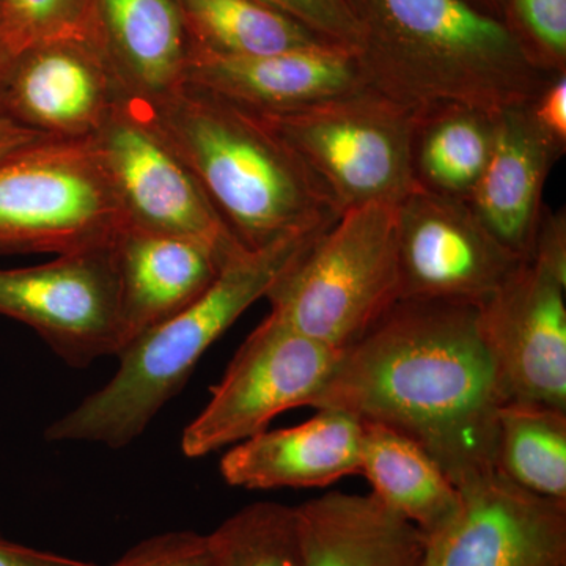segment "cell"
Returning <instances> with one entry per match:
<instances>
[{"instance_id": "603a6c76", "label": "cell", "mask_w": 566, "mask_h": 566, "mask_svg": "<svg viewBox=\"0 0 566 566\" xmlns=\"http://www.w3.org/2000/svg\"><path fill=\"white\" fill-rule=\"evenodd\" d=\"M191 48L256 57L333 44L259 0H175ZM338 46V44H337Z\"/></svg>"}, {"instance_id": "9c48e42d", "label": "cell", "mask_w": 566, "mask_h": 566, "mask_svg": "<svg viewBox=\"0 0 566 566\" xmlns=\"http://www.w3.org/2000/svg\"><path fill=\"white\" fill-rule=\"evenodd\" d=\"M340 352L268 315L212 387L203 411L181 436L185 457L202 458L268 430L275 417L308 406Z\"/></svg>"}, {"instance_id": "ba28073f", "label": "cell", "mask_w": 566, "mask_h": 566, "mask_svg": "<svg viewBox=\"0 0 566 566\" xmlns=\"http://www.w3.org/2000/svg\"><path fill=\"white\" fill-rule=\"evenodd\" d=\"M91 140L128 226L191 238L223 260L248 249L159 132L144 99L122 96Z\"/></svg>"}, {"instance_id": "e0dca14e", "label": "cell", "mask_w": 566, "mask_h": 566, "mask_svg": "<svg viewBox=\"0 0 566 566\" xmlns=\"http://www.w3.org/2000/svg\"><path fill=\"white\" fill-rule=\"evenodd\" d=\"M363 422L318 409L307 422L264 430L233 447L221 460L230 486L244 490L326 488L360 472Z\"/></svg>"}, {"instance_id": "7c38bea8", "label": "cell", "mask_w": 566, "mask_h": 566, "mask_svg": "<svg viewBox=\"0 0 566 566\" xmlns=\"http://www.w3.org/2000/svg\"><path fill=\"white\" fill-rule=\"evenodd\" d=\"M566 283L524 260L476 305V331L504 403L566 409Z\"/></svg>"}, {"instance_id": "ffe728a7", "label": "cell", "mask_w": 566, "mask_h": 566, "mask_svg": "<svg viewBox=\"0 0 566 566\" xmlns=\"http://www.w3.org/2000/svg\"><path fill=\"white\" fill-rule=\"evenodd\" d=\"M104 51L126 93L144 102L185 84L191 41L175 0H98Z\"/></svg>"}, {"instance_id": "9a60e30c", "label": "cell", "mask_w": 566, "mask_h": 566, "mask_svg": "<svg viewBox=\"0 0 566 566\" xmlns=\"http://www.w3.org/2000/svg\"><path fill=\"white\" fill-rule=\"evenodd\" d=\"M185 84L259 115L290 114L371 87L359 55L337 44L233 57L191 48Z\"/></svg>"}, {"instance_id": "44dd1931", "label": "cell", "mask_w": 566, "mask_h": 566, "mask_svg": "<svg viewBox=\"0 0 566 566\" xmlns=\"http://www.w3.org/2000/svg\"><path fill=\"white\" fill-rule=\"evenodd\" d=\"M360 475L387 509L433 534L452 520L460 488L422 446L385 424L363 422Z\"/></svg>"}, {"instance_id": "1f68e13d", "label": "cell", "mask_w": 566, "mask_h": 566, "mask_svg": "<svg viewBox=\"0 0 566 566\" xmlns=\"http://www.w3.org/2000/svg\"><path fill=\"white\" fill-rule=\"evenodd\" d=\"M0 566H99L80 558L46 553L0 536Z\"/></svg>"}, {"instance_id": "52a82bcc", "label": "cell", "mask_w": 566, "mask_h": 566, "mask_svg": "<svg viewBox=\"0 0 566 566\" xmlns=\"http://www.w3.org/2000/svg\"><path fill=\"white\" fill-rule=\"evenodd\" d=\"M260 117L311 167L340 212L397 205L416 186V111L374 87L308 109Z\"/></svg>"}, {"instance_id": "d6a6232c", "label": "cell", "mask_w": 566, "mask_h": 566, "mask_svg": "<svg viewBox=\"0 0 566 566\" xmlns=\"http://www.w3.org/2000/svg\"><path fill=\"white\" fill-rule=\"evenodd\" d=\"M46 139H55V137L46 136V134L11 120L6 115H0V159Z\"/></svg>"}, {"instance_id": "4dcf8cb0", "label": "cell", "mask_w": 566, "mask_h": 566, "mask_svg": "<svg viewBox=\"0 0 566 566\" xmlns=\"http://www.w3.org/2000/svg\"><path fill=\"white\" fill-rule=\"evenodd\" d=\"M532 260L545 268L558 281L566 283V216L564 211L543 210L536 229Z\"/></svg>"}, {"instance_id": "83f0119b", "label": "cell", "mask_w": 566, "mask_h": 566, "mask_svg": "<svg viewBox=\"0 0 566 566\" xmlns=\"http://www.w3.org/2000/svg\"><path fill=\"white\" fill-rule=\"evenodd\" d=\"M294 21L301 22L316 35L338 46L357 51L359 24L349 0H259Z\"/></svg>"}, {"instance_id": "8992f818", "label": "cell", "mask_w": 566, "mask_h": 566, "mask_svg": "<svg viewBox=\"0 0 566 566\" xmlns=\"http://www.w3.org/2000/svg\"><path fill=\"white\" fill-rule=\"evenodd\" d=\"M126 226L91 137L0 159V253L65 255L111 244Z\"/></svg>"}, {"instance_id": "e575fe53", "label": "cell", "mask_w": 566, "mask_h": 566, "mask_svg": "<svg viewBox=\"0 0 566 566\" xmlns=\"http://www.w3.org/2000/svg\"><path fill=\"white\" fill-rule=\"evenodd\" d=\"M471 2L488 11V13H493L504 20V0H471Z\"/></svg>"}, {"instance_id": "484cf974", "label": "cell", "mask_w": 566, "mask_h": 566, "mask_svg": "<svg viewBox=\"0 0 566 566\" xmlns=\"http://www.w3.org/2000/svg\"><path fill=\"white\" fill-rule=\"evenodd\" d=\"M3 35L13 54L61 41L103 44L98 0H0Z\"/></svg>"}, {"instance_id": "f546056e", "label": "cell", "mask_w": 566, "mask_h": 566, "mask_svg": "<svg viewBox=\"0 0 566 566\" xmlns=\"http://www.w3.org/2000/svg\"><path fill=\"white\" fill-rule=\"evenodd\" d=\"M523 106L536 132L562 158L566 151V71L549 74Z\"/></svg>"}, {"instance_id": "4316f807", "label": "cell", "mask_w": 566, "mask_h": 566, "mask_svg": "<svg viewBox=\"0 0 566 566\" xmlns=\"http://www.w3.org/2000/svg\"><path fill=\"white\" fill-rule=\"evenodd\" d=\"M504 20L539 69L566 71V0H504Z\"/></svg>"}, {"instance_id": "7a4b0ae2", "label": "cell", "mask_w": 566, "mask_h": 566, "mask_svg": "<svg viewBox=\"0 0 566 566\" xmlns=\"http://www.w3.org/2000/svg\"><path fill=\"white\" fill-rule=\"evenodd\" d=\"M360 65L376 91L412 111L458 103L497 112L546 77L502 18L471 0H349Z\"/></svg>"}, {"instance_id": "f1b7e54d", "label": "cell", "mask_w": 566, "mask_h": 566, "mask_svg": "<svg viewBox=\"0 0 566 566\" xmlns=\"http://www.w3.org/2000/svg\"><path fill=\"white\" fill-rule=\"evenodd\" d=\"M107 566H212L208 536L192 531L164 532L137 543Z\"/></svg>"}, {"instance_id": "ac0fdd59", "label": "cell", "mask_w": 566, "mask_h": 566, "mask_svg": "<svg viewBox=\"0 0 566 566\" xmlns=\"http://www.w3.org/2000/svg\"><path fill=\"white\" fill-rule=\"evenodd\" d=\"M494 123L493 150L465 202L495 240L527 260L545 210L546 180L560 156L536 132L523 103L495 112Z\"/></svg>"}, {"instance_id": "6da1fadb", "label": "cell", "mask_w": 566, "mask_h": 566, "mask_svg": "<svg viewBox=\"0 0 566 566\" xmlns=\"http://www.w3.org/2000/svg\"><path fill=\"white\" fill-rule=\"evenodd\" d=\"M501 405L476 305L427 300H398L308 403L408 436L458 488L495 472Z\"/></svg>"}, {"instance_id": "4fadbf2b", "label": "cell", "mask_w": 566, "mask_h": 566, "mask_svg": "<svg viewBox=\"0 0 566 566\" xmlns=\"http://www.w3.org/2000/svg\"><path fill=\"white\" fill-rule=\"evenodd\" d=\"M452 520L424 535L423 566H566V502L497 471L460 486Z\"/></svg>"}, {"instance_id": "d4e9b609", "label": "cell", "mask_w": 566, "mask_h": 566, "mask_svg": "<svg viewBox=\"0 0 566 566\" xmlns=\"http://www.w3.org/2000/svg\"><path fill=\"white\" fill-rule=\"evenodd\" d=\"M207 536L212 566H305L294 506L253 502Z\"/></svg>"}, {"instance_id": "2e32d148", "label": "cell", "mask_w": 566, "mask_h": 566, "mask_svg": "<svg viewBox=\"0 0 566 566\" xmlns=\"http://www.w3.org/2000/svg\"><path fill=\"white\" fill-rule=\"evenodd\" d=\"M114 256L120 283L122 349L200 300L229 262L200 241L132 226L115 238Z\"/></svg>"}, {"instance_id": "836d02e7", "label": "cell", "mask_w": 566, "mask_h": 566, "mask_svg": "<svg viewBox=\"0 0 566 566\" xmlns=\"http://www.w3.org/2000/svg\"><path fill=\"white\" fill-rule=\"evenodd\" d=\"M14 63H17V55L13 54L9 43H7L6 35H3L2 20H0V109H2L3 96H6Z\"/></svg>"}, {"instance_id": "277c9868", "label": "cell", "mask_w": 566, "mask_h": 566, "mask_svg": "<svg viewBox=\"0 0 566 566\" xmlns=\"http://www.w3.org/2000/svg\"><path fill=\"white\" fill-rule=\"evenodd\" d=\"M296 233L245 249L223 264L196 303L129 342L117 354V374L46 430L52 442H96L120 449L139 438L180 392L200 357L319 237Z\"/></svg>"}, {"instance_id": "d6986e66", "label": "cell", "mask_w": 566, "mask_h": 566, "mask_svg": "<svg viewBox=\"0 0 566 566\" xmlns=\"http://www.w3.org/2000/svg\"><path fill=\"white\" fill-rule=\"evenodd\" d=\"M296 509L305 566H423L424 535L374 494L333 491Z\"/></svg>"}, {"instance_id": "8fae6325", "label": "cell", "mask_w": 566, "mask_h": 566, "mask_svg": "<svg viewBox=\"0 0 566 566\" xmlns=\"http://www.w3.org/2000/svg\"><path fill=\"white\" fill-rule=\"evenodd\" d=\"M400 300L479 305L524 262L465 200L415 186L397 203Z\"/></svg>"}, {"instance_id": "7402d4cb", "label": "cell", "mask_w": 566, "mask_h": 566, "mask_svg": "<svg viewBox=\"0 0 566 566\" xmlns=\"http://www.w3.org/2000/svg\"><path fill=\"white\" fill-rule=\"evenodd\" d=\"M494 114L458 103L417 111L411 148L416 186L468 200L493 150Z\"/></svg>"}, {"instance_id": "5bb4252c", "label": "cell", "mask_w": 566, "mask_h": 566, "mask_svg": "<svg viewBox=\"0 0 566 566\" xmlns=\"http://www.w3.org/2000/svg\"><path fill=\"white\" fill-rule=\"evenodd\" d=\"M125 95L103 44L61 41L18 55L0 114L55 139H88Z\"/></svg>"}, {"instance_id": "cb8c5ba5", "label": "cell", "mask_w": 566, "mask_h": 566, "mask_svg": "<svg viewBox=\"0 0 566 566\" xmlns=\"http://www.w3.org/2000/svg\"><path fill=\"white\" fill-rule=\"evenodd\" d=\"M495 471L531 493L566 502V409L501 405Z\"/></svg>"}, {"instance_id": "5b68a950", "label": "cell", "mask_w": 566, "mask_h": 566, "mask_svg": "<svg viewBox=\"0 0 566 566\" xmlns=\"http://www.w3.org/2000/svg\"><path fill=\"white\" fill-rule=\"evenodd\" d=\"M275 319L344 352L398 300L397 205L342 212L266 294Z\"/></svg>"}, {"instance_id": "3957f363", "label": "cell", "mask_w": 566, "mask_h": 566, "mask_svg": "<svg viewBox=\"0 0 566 566\" xmlns=\"http://www.w3.org/2000/svg\"><path fill=\"white\" fill-rule=\"evenodd\" d=\"M145 103L244 248L326 230L340 218L319 178L260 115L191 84Z\"/></svg>"}, {"instance_id": "30bf717a", "label": "cell", "mask_w": 566, "mask_h": 566, "mask_svg": "<svg viewBox=\"0 0 566 566\" xmlns=\"http://www.w3.org/2000/svg\"><path fill=\"white\" fill-rule=\"evenodd\" d=\"M0 315L32 327L71 367L117 356L123 329L114 241L0 270Z\"/></svg>"}]
</instances>
